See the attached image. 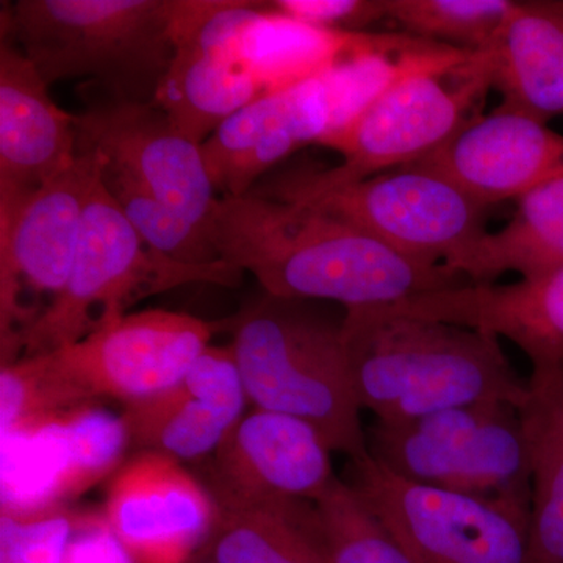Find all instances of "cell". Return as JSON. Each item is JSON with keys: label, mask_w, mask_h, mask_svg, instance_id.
Returning <instances> with one entry per match:
<instances>
[{"label": "cell", "mask_w": 563, "mask_h": 563, "mask_svg": "<svg viewBox=\"0 0 563 563\" xmlns=\"http://www.w3.org/2000/svg\"><path fill=\"white\" fill-rule=\"evenodd\" d=\"M512 0H387V20L407 35L479 52L512 10Z\"/></svg>", "instance_id": "29"}, {"label": "cell", "mask_w": 563, "mask_h": 563, "mask_svg": "<svg viewBox=\"0 0 563 563\" xmlns=\"http://www.w3.org/2000/svg\"><path fill=\"white\" fill-rule=\"evenodd\" d=\"M366 443L374 461L404 479L531 506V463L520 413L510 404H472L398 424L376 421Z\"/></svg>", "instance_id": "7"}, {"label": "cell", "mask_w": 563, "mask_h": 563, "mask_svg": "<svg viewBox=\"0 0 563 563\" xmlns=\"http://www.w3.org/2000/svg\"><path fill=\"white\" fill-rule=\"evenodd\" d=\"M331 453L307 422L255 409L213 454L210 495L217 507L313 504L335 477Z\"/></svg>", "instance_id": "13"}, {"label": "cell", "mask_w": 563, "mask_h": 563, "mask_svg": "<svg viewBox=\"0 0 563 563\" xmlns=\"http://www.w3.org/2000/svg\"><path fill=\"white\" fill-rule=\"evenodd\" d=\"M343 321L312 301L262 296L224 322L247 401L317 429L333 453L368 457L362 407L352 388Z\"/></svg>", "instance_id": "3"}, {"label": "cell", "mask_w": 563, "mask_h": 563, "mask_svg": "<svg viewBox=\"0 0 563 563\" xmlns=\"http://www.w3.org/2000/svg\"><path fill=\"white\" fill-rule=\"evenodd\" d=\"M246 390L231 346H209L168 390L125 404L131 443L173 461L217 453L244 417Z\"/></svg>", "instance_id": "19"}, {"label": "cell", "mask_w": 563, "mask_h": 563, "mask_svg": "<svg viewBox=\"0 0 563 563\" xmlns=\"http://www.w3.org/2000/svg\"><path fill=\"white\" fill-rule=\"evenodd\" d=\"M333 128L331 101L320 74L266 92L233 113L201 144L214 191L240 198L274 166Z\"/></svg>", "instance_id": "16"}, {"label": "cell", "mask_w": 563, "mask_h": 563, "mask_svg": "<svg viewBox=\"0 0 563 563\" xmlns=\"http://www.w3.org/2000/svg\"><path fill=\"white\" fill-rule=\"evenodd\" d=\"M479 55L501 107L542 122L563 114V21L542 2H514Z\"/></svg>", "instance_id": "20"}, {"label": "cell", "mask_w": 563, "mask_h": 563, "mask_svg": "<svg viewBox=\"0 0 563 563\" xmlns=\"http://www.w3.org/2000/svg\"><path fill=\"white\" fill-rule=\"evenodd\" d=\"M79 158L77 117L60 109L49 85L10 33L0 40V210L68 172Z\"/></svg>", "instance_id": "18"}, {"label": "cell", "mask_w": 563, "mask_h": 563, "mask_svg": "<svg viewBox=\"0 0 563 563\" xmlns=\"http://www.w3.org/2000/svg\"><path fill=\"white\" fill-rule=\"evenodd\" d=\"M217 563H329L313 529V504L217 507L202 551Z\"/></svg>", "instance_id": "25"}, {"label": "cell", "mask_w": 563, "mask_h": 563, "mask_svg": "<svg viewBox=\"0 0 563 563\" xmlns=\"http://www.w3.org/2000/svg\"><path fill=\"white\" fill-rule=\"evenodd\" d=\"M243 272L217 261L192 265L152 250L133 229L101 173L92 185L84 214L79 247L65 288L43 314L22 333V357L60 350L124 317L140 299L180 285L239 287Z\"/></svg>", "instance_id": "5"}, {"label": "cell", "mask_w": 563, "mask_h": 563, "mask_svg": "<svg viewBox=\"0 0 563 563\" xmlns=\"http://www.w3.org/2000/svg\"><path fill=\"white\" fill-rule=\"evenodd\" d=\"M412 166L440 174L490 209L563 176V135L547 122L499 106L466 121Z\"/></svg>", "instance_id": "15"}, {"label": "cell", "mask_w": 563, "mask_h": 563, "mask_svg": "<svg viewBox=\"0 0 563 563\" xmlns=\"http://www.w3.org/2000/svg\"><path fill=\"white\" fill-rule=\"evenodd\" d=\"M374 309L509 340L525 352L532 373L563 363V268L509 285L465 282Z\"/></svg>", "instance_id": "17"}, {"label": "cell", "mask_w": 563, "mask_h": 563, "mask_svg": "<svg viewBox=\"0 0 563 563\" xmlns=\"http://www.w3.org/2000/svg\"><path fill=\"white\" fill-rule=\"evenodd\" d=\"M217 520L213 496L180 462L144 451L114 474L103 521L136 563H187Z\"/></svg>", "instance_id": "14"}, {"label": "cell", "mask_w": 563, "mask_h": 563, "mask_svg": "<svg viewBox=\"0 0 563 563\" xmlns=\"http://www.w3.org/2000/svg\"><path fill=\"white\" fill-rule=\"evenodd\" d=\"M346 481L412 563H528L531 506L444 492L396 476L372 455Z\"/></svg>", "instance_id": "8"}, {"label": "cell", "mask_w": 563, "mask_h": 563, "mask_svg": "<svg viewBox=\"0 0 563 563\" xmlns=\"http://www.w3.org/2000/svg\"><path fill=\"white\" fill-rule=\"evenodd\" d=\"M344 347L362 410L398 424L481 402L520 409L528 379L488 333L379 312L344 309Z\"/></svg>", "instance_id": "2"}, {"label": "cell", "mask_w": 563, "mask_h": 563, "mask_svg": "<svg viewBox=\"0 0 563 563\" xmlns=\"http://www.w3.org/2000/svg\"><path fill=\"white\" fill-rule=\"evenodd\" d=\"M528 384L518 409L532 476L528 563H563V363Z\"/></svg>", "instance_id": "23"}, {"label": "cell", "mask_w": 563, "mask_h": 563, "mask_svg": "<svg viewBox=\"0 0 563 563\" xmlns=\"http://www.w3.org/2000/svg\"><path fill=\"white\" fill-rule=\"evenodd\" d=\"M391 35L313 27L263 2L240 35L236 54L266 92H273L318 76L354 52L380 46Z\"/></svg>", "instance_id": "24"}, {"label": "cell", "mask_w": 563, "mask_h": 563, "mask_svg": "<svg viewBox=\"0 0 563 563\" xmlns=\"http://www.w3.org/2000/svg\"><path fill=\"white\" fill-rule=\"evenodd\" d=\"M277 201L324 211L393 250L444 265L487 232V207L440 174L412 165Z\"/></svg>", "instance_id": "9"}, {"label": "cell", "mask_w": 563, "mask_h": 563, "mask_svg": "<svg viewBox=\"0 0 563 563\" xmlns=\"http://www.w3.org/2000/svg\"><path fill=\"white\" fill-rule=\"evenodd\" d=\"M544 9L563 21V0H540Z\"/></svg>", "instance_id": "33"}, {"label": "cell", "mask_w": 563, "mask_h": 563, "mask_svg": "<svg viewBox=\"0 0 563 563\" xmlns=\"http://www.w3.org/2000/svg\"><path fill=\"white\" fill-rule=\"evenodd\" d=\"M90 399L70 383L52 352L3 363L0 373L2 437L32 431L65 417Z\"/></svg>", "instance_id": "27"}, {"label": "cell", "mask_w": 563, "mask_h": 563, "mask_svg": "<svg viewBox=\"0 0 563 563\" xmlns=\"http://www.w3.org/2000/svg\"><path fill=\"white\" fill-rule=\"evenodd\" d=\"M224 322L168 310L128 313L79 342L49 351L81 393L125 404L179 383Z\"/></svg>", "instance_id": "11"}, {"label": "cell", "mask_w": 563, "mask_h": 563, "mask_svg": "<svg viewBox=\"0 0 563 563\" xmlns=\"http://www.w3.org/2000/svg\"><path fill=\"white\" fill-rule=\"evenodd\" d=\"M313 529L329 563H412L377 515L336 476L313 503Z\"/></svg>", "instance_id": "26"}, {"label": "cell", "mask_w": 563, "mask_h": 563, "mask_svg": "<svg viewBox=\"0 0 563 563\" xmlns=\"http://www.w3.org/2000/svg\"><path fill=\"white\" fill-rule=\"evenodd\" d=\"M99 161L79 154L76 165L0 210V331L3 362L14 361L29 325L27 296L54 301L65 288L79 247L85 209ZM49 303V306H51Z\"/></svg>", "instance_id": "10"}, {"label": "cell", "mask_w": 563, "mask_h": 563, "mask_svg": "<svg viewBox=\"0 0 563 563\" xmlns=\"http://www.w3.org/2000/svg\"><path fill=\"white\" fill-rule=\"evenodd\" d=\"M266 95L235 51L174 40V57L154 103L201 146L236 111Z\"/></svg>", "instance_id": "21"}, {"label": "cell", "mask_w": 563, "mask_h": 563, "mask_svg": "<svg viewBox=\"0 0 563 563\" xmlns=\"http://www.w3.org/2000/svg\"><path fill=\"white\" fill-rule=\"evenodd\" d=\"M207 236L221 261L251 273L277 298L362 309L468 282L444 263L402 254L324 211L254 192L218 198Z\"/></svg>", "instance_id": "1"}, {"label": "cell", "mask_w": 563, "mask_h": 563, "mask_svg": "<svg viewBox=\"0 0 563 563\" xmlns=\"http://www.w3.org/2000/svg\"><path fill=\"white\" fill-rule=\"evenodd\" d=\"M87 520L58 507L33 514H2L0 563H66Z\"/></svg>", "instance_id": "31"}, {"label": "cell", "mask_w": 563, "mask_h": 563, "mask_svg": "<svg viewBox=\"0 0 563 563\" xmlns=\"http://www.w3.org/2000/svg\"><path fill=\"white\" fill-rule=\"evenodd\" d=\"M57 422L68 444L76 495L113 472L131 443L122 415L118 417L95 404L57 418Z\"/></svg>", "instance_id": "30"}, {"label": "cell", "mask_w": 563, "mask_h": 563, "mask_svg": "<svg viewBox=\"0 0 563 563\" xmlns=\"http://www.w3.org/2000/svg\"><path fill=\"white\" fill-rule=\"evenodd\" d=\"M490 88V76L477 52L454 73L410 74L363 111L346 131L321 144L342 155L340 165L288 169L255 185L251 192L287 198L412 165L472 120L474 107Z\"/></svg>", "instance_id": "6"}, {"label": "cell", "mask_w": 563, "mask_h": 563, "mask_svg": "<svg viewBox=\"0 0 563 563\" xmlns=\"http://www.w3.org/2000/svg\"><path fill=\"white\" fill-rule=\"evenodd\" d=\"M10 33L47 85L90 79L107 98L154 102L174 57L173 0H20Z\"/></svg>", "instance_id": "4"}, {"label": "cell", "mask_w": 563, "mask_h": 563, "mask_svg": "<svg viewBox=\"0 0 563 563\" xmlns=\"http://www.w3.org/2000/svg\"><path fill=\"white\" fill-rule=\"evenodd\" d=\"M95 157L99 161L103 187L152 250L192 265L221 261L201 228L168 209L132 174L98 155Z\"/></svg>", "instance_id": "28"}, {"label": "cell", "mask_w": 563, "mask_h": 563, "mask_svg": "<svg viewBox=\"0 0 563 563\" xmlns=\"http://www.w3.org/2000/svg\"><path fill=\"white\" fill-rule=\"evenodd\" d=\"M77 117V152L132 174L168 209L207 233L217 191L201 146L177 131L154 102L92 99Z\"/></svg>", "instance_id": "12"}, {"label": "cell", "mask_w": 563, "mask_h": 563, "mask_svg": "<svg viewBox=\"0 0 563 563\" xmlns=\"http://www.w3.org/2000/svg\"><path fill=\"white\" fill-rule=\"evenodd\" d=\"M191 563H217L214 561H211V559L206 558V555H198V559H195Z\"/></svg>", "instance_id": "34"}, {"label": "cell", "mask_w": 563, "mask_h": 563, "mask_svg": "<svg viewBox=\"0 0 563 563\" xmlns=\"http://www.w3.org/2000/svg\"><path fill=\"white\" fill-rule=\"evenodd\" d=\"M269 5L284 16L328 31L362 32L387 18V0H273Z\"/></svg>", "instance_id": "32"}, {"label": "cell", "mask_w": 563, "mask_h": 563, "mask_svg": "<svg viewBox=\"0 0 563 563\" xmlns=\"http://www.w3.org/2000/svg\"><path fill=\"white\" fill-rule=\"evenodd\" d=\"M444 266L473 284H488L506 273L532 279L563 268V176L518 199L503 229L484 232Z\"/></svg>", "instance_id": "22"}]
</instances>
